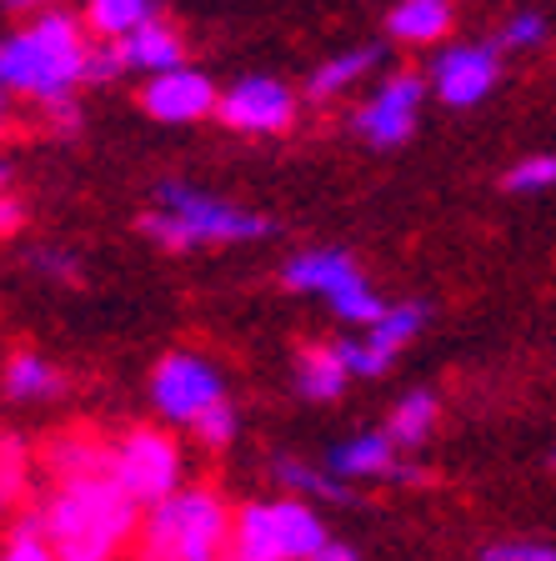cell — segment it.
Segmentation results:
<instances>
[{
  "mask_svg": "<svg viewBox=\"0 0 556 561\" xmlns=\"http://www.w3.org/2000/svg\"><path fill=\"white\" fill-rule=\"evenodd\" d=\"M91 31L70 11H35L25 25L0 31V91L11 101L41 105V116L76 101L86 85Z\"/></svg>",
  "mask_w": 556,
  "mask_h": 561,
  "instance_id": "6da1fadb",
  "label": "cell"
},
{
  "mask_svg": "<svg viewBox=\"0 0 556 561\" xmlns=\"http://www.w3.org/2000/svg\"><path fill=\"white\" fill-rule=\"evenodd\" d=\"M41 531L56 547V561H116L140 531V506L111 477L60 481L35 506Z\"/></svg>",
  "mask_w": 556,
  "mask_h": 561,
  "instance_id": "7a4b0ae2",
  "label": "cell"
},
{
  "mask_svg": "<svg viewBox=\"0 0 556 561\" xmlns=\"http://www.w3.org/2000/svg\"><path fill=\"white\" fill-rule=\"evenodd\" d=\"M140 236L166 251H196V245H236V241H266L276 226L261 210L231 206V201L211 196L191 181H156L151 210L140 216Z\"/></svg>",
  "mask_w": 556,
  "mask_h": 561,
  "instance_id": "3957f363",
  "label": "cell"
},
{
  "mask_svg": "<svg viewBox=\"0 0 556 561\" xmlns=\"http://www.w3.org/2000/svg\"><path fill=\"white\" fill-rule=\"evenodd\" d=\"M236 512L211 486H181L161 506L140 516V561H220L231 557Z\"/></svg>",
  "mask_w": 556,
  "mask_h": 561,
  "instance_id": "277c9868",
  "label": "cell"
},
{
  "mask_svg": "<svg viewBox=\"0 0 556 561\" xmlns=\"http://www.w3.org/2000/svg\"><path fill=\"white\" fill-rule=\"evenodd\" d=\"M281 280L302 296H321V301L331 306V316L356 321V327H366V331L392 311L382 296L371 291V280H366V271L356 266V256H347V251H337V245L296 251V256L281 266Z\"/></svg>",
  "mask_w": 556,
  "mask_h": 561,
  "instance_id": "5b68a950",
  "label": "cell"
},
{
  "mask_svg": "<svg viewBox=\"0 0 556 561\" xmlns=\"http://www.w3.org/2000/svg\"><path fill=\"white\" fill-rule=\"evenodd\" d=\"M181 446L156 426H131L121 442H111V481L140 506V516L181 491Z\"/></svg>",
  "mask_w": 556,
  "mask_h": 561,
  "instance_id": "8992f818",
  "label": "cell"
},
{
  "mask_svg": "<svg viewBox=\"0 0 556 561\" xmlns=\"http://www.w3.org/2000/svg\"><path fill=\"white\" fill-rule=\"evenodd\" d=\"M226 376L201 351H166L151 371V407L175 426H196L206 411L226 407Z\"/></svg>",
  "mask_w": 556,
  "mask_h": 561,
  "instance_id": "52a82bcc",
  "label": "cell"
},
{
  "mask_svg": "<svg viewBox=\"0 0 556 561\" xmlns=\"http://www.w3.org/2000/svg\"><path fill=\"white\" fill-rule=\"evenodd\" d=\"M427 91H431L427 76H417V70H392V76L361 101V111L351 116V130H356L366 146H376V151H396V146L417 130Z\"/></svg>",
  "mask_w": 556,
  "mask_h": 561,
  "instance_id": "ba28073f",
  "label": "cell"
},
{
  "mask_svg": "<svg viewBox=\"0 0 556 561\" xmlns=\"http://www.w3.org/2000/svg\"><path fill=\"white\" fill-rule=\"evenodd\" d=\"M296 91L276 76H241L236 85L220 91L216 121L226 130H241V136H281V130L296 126Z\"/></svg>",
  "mask_w": 556,
  "mask_h": 561,
  "instance_id": "9c48e42d",
  "label": "cell"
},
{
  "mask_svg": "<svg viewBox=\"0 0 556 561\" xmlns=\"http://www.w3.org/2000/svg\"><path fill=\"white\" fill-rule=\"evenodd\" d=\"M431 91L441 105L452 111H472L481 105L501 81V50L497 41H462V46H446L431 60Z\"/></svg>",
  "mask_w": 556,
  "mask_h": 561,
  "instance_id": "30bf717a",
  "label": "cell"
},
{
  "mask_svg": "<svg viewBox=\"0 0 556 561\" xmlns=\"http://www.w3.org/2000/svg\"><path fill=\"white\" fill-rule=\"evenodd\" d=\"M220 91L211 81L206 70L196 66H181V70H166V76H151L140 85V111L161 126H191V121H206L216 116Z\"/></svg>",
  "mask_w": 556,
  "mask_h": 561,
  "instance_id": "8fae6325",
  "label": "cell"
},
{
  "mask_svg": "<svg viewBox=\"0 0 556 561\" xmlns=\"http://www.w3.org/2000/svg\"><path fill=\"white\" fill-rule=\"evenodd\" d=\"M326 471L356 486V481H417L421 467L401 461V451L386 432H356L351 442H337L326 451Z\"/></svg>",
  "mask_w": 556,
  "mask_h": 561,
  "instance_id": "7c38bea8",
  "label": "cell"
},
{
  "mask_svg": "<svg viewBox=\"0 0 556 561\" xmlns=\"http://www.w3.org/2000/svg\"><path fill=\"white\" fill-rule=\"evenodd\" d=\"M111 46L121 50V66L140 70L146 81L185 66V41H181V31H175L166 15H161V21H151V25H140V31L126 35V41H111Z\"/></svg>",
  "mask_w": 556,
  "mask_h": 561,
  "instance_id": "4fadbf2b",
  "label": "cell"
},
{
  "mask_svg": "<svg viewBox=\"0 0 556 561\" xmlns=\"http://www.w3.org/2000/svg\"><path fill=\"white\" fill-rule=\"evenodd\" d=\"M382 66H386V46H382V41L351 46V50H341V56L321 60V66L306 76V95H311V101H337L341 91H351L361 76H371V70H382Z\"/></svg>",
  "mask_w": 556,
  "mask_h": 561,
  "instance_id": "5bb4252c",
  "label": "cell"
},
{
  "mask_svg": "<svg viewBox=\"0 0 556 561\" xmlns=\"http://www.w3.org/2000/svg\"><path fill=\"white\" fill-rule=\"evenodd\" d=\"M271 477H276L296 502H311V506H351L356 502V486L337 481L326 467L296 461V456H271Z\"/></svg>",
  "mask_w": 556,
  "mask_h": 561,
  "instance_id": "9a60e30c",
  "label": "cell"
},
{
  "mask_svg": "<svg viewBox=\"0 0 556 561\" xmlns=\"http://www.w3.org/2000/svg\"><path fill=\"white\" fill-rule=\"evenodd\" d=\"M456 25V11L446 0H401L386 11V35L401 46H436Z\"/></svg>",
  "mask_w": 556,
  "mask_h": 561,
  "instance_id": "2e32d148",
  "label": "cell"
},
{
  "mask_svg": "<svg viewBox=\"0 0 556 561\" xmlns=\"http://www.w3.org/2000/svg\"><path fill=\"white\" fill-rule=\"evenodd\" d=\"M271 512H276V531H281V547H286V561H316L331 547V531H326L321 512H316L311 502L286 496V502H271Z\"/></svg>",
  "mask_w": 556,
  "mask_h": 561,
  "instance_id": "e0dca14e",
  "label": "cell"
},
{
  "mask_svg": "<svg viewBox=\"0 0 556 561\" xmlns=\"http://www.w3.org/2000/svg\"><path fill=\"white\" fill-rule=\"evenodd\" d=\"M46 467H50V477H56V486L60 481L111 477V446L86 436V432H70V436H60V442L46 446Z\"/></svg>",
  "mask_w": 556,
  "mask_h": 561,
  "instance_id": "ac0fdd59",
  "label": "cell"
},
{
  "mask_svg": "<svg viewBox=\"0 0 556 561\" xmlns=\"http://www.w3.org/2000/svg\"><path fill=\"white\" fill-rule=\"evenodd\" d=\"M231 561H286V547H281L271 502H246L241 512H236Z\"/></svg>",
  "mask_w": 556,
  "mask_h": 561,
  "instance_id": "d6986e66",
  "label": "cell"
},
{
  "mask_svg": "<svg viewBox=\"0 0 556 561\" xmlns=\"http://www.w3.org/2000/svg\"><path fill=\"white\" fill-rule=\"evenodd\" d=\"M0 391L11 401H50L66 391V376L41 351H15L11 362L0 366Z\"/></svg>",
  "mask_w": 556,
  "mask_h": 561,
  "instance_id": "ffe728a7",
  "label": "cell"
},
{
  "mask_svg": "<svg viewBox=\"0 0 556 561\" xmlns=\"http://www.w3.org/2000/svg\"><path fill=\"white\" fill-rule=\"evenodd\" d=\"M351 371L347 362H341L337 341L331 346H302L296 351V391H302L306 401H337L341 391H347Z\"/></svg>",
  "mask_w": 556,
  "mask_h": 561,
  "instance_id": "44dd1931",
  "label": "cell"
},
{
  "mask_svg": "<svg viewBox=\"0 0 556 561\" xmlns=\"http://www.w3.org/2000/svg\"><path fill=\"white\" fill-rule=\"evenodd\" d=\"M161 5H151V0H91L81 11L86 31H91V41H126V35H136L140 25L161 21Z\"/></svg>",
  "mask_w": 556,
  "mask_h": 561,
  "instance_id": "7402d4cb",
  "label": "cell"
},
{
  "mask_svg": "<svg viewBox=\"0 0 556 561\" xmlns=\"http://www.w3.org/2000/svg\"><path fill=\"white\" fill-rule=\"evenodd\" d=\"M436 416H441L436 391L417 386V391H406V397L392 407V416H386V436L396 442V451H411V446H421L431 432H436Z\"/></svg>",
  "mask_w": 556,
  "mask_h": 561,
  "instance_id": "603a6c76",
  "label": "cell"
},
{
  "mask_svg": "<svg viewBox=\"0 0 556 561\" xmlns=\"http://www.w3.org/2000/svg\"><path fill=\"white\" fill-rule=\"evenodd\" d=\"M421 327H427V306H421V301H401V306H392V311H386L361 341H366V351L376 356V362L392 366L396 351H406L411 341L421 336Z\"/></svg>",
  "mask_w": 556,
  "mask_h": 561,
  "instance_id": "cb8c5ba5",
  "label": "cell"
},
{
  "mask_svg": "<svg viewBox=\"0 0 556 561\" xmlns=\"http://www.w3.org/2000/svg\"><path fill=\"white\" fill-rule=\"evenodd\" d=\"M0 561H56V547H50L46 531H41V516L25 512L21 522L0 537Z\"/></svg>",
  "mask_w": 556,
  "mask_h": 561,
  "instance_id": "d4e9b609",
  "label": "cell"
},
{
  "mask_svg": "<svg viewBox=\"0 0 556 561\" xmlns=\"http://www.w3.org/2000/svg\"><path fill=\"white\" fill-rule=\"evenodd\" d=\"M552 186H556V151L522 156L501 175V191H511V196H536V191H552Z\"/></svg>",
  "mask_w": 556,
  "mask_h": 561,
  "instance_id": "484cf974",
  "label": "cell"
},
{
  "mask_svg": "<svg viewBox=\"0 0 556 561\" xmlns=\"http://www.w3.org/2000/svg\"><path fill=\"white\" fill-rule=\"evenodd\" d=\"M25 481H31V451H25V442L0 436V512L21 502Z\"/></svg>",
  "mask_w": 556,
  "mask_h": 561,
  "instance_id": "4316f807",
  "label": "cell"
},
{
  "mask_svg": "<svg viewBox=\"0 0 556 561\" xmlns=\"http://www.w3.org/2000/svg\"><path fill=\"white\" fill-rule=\"evenodd\" d=\"M25 266H31L35 276L56 280V286H76V280H81V256H76L70 245H50V241L31 245V251H25Z\"/></svg>",
  "mask_w": 556,
  "mask_h": 561,
  "instance_id": "83f0119b",
  "label": "cell"
},
{
  "mask_svg": "<svg viewBox=\"0 0 556 561\" xmlns=\"http://www.w3.org/2000/svg\"><path fill=\"white\" fill-rule=\"evenodd\" d=\"M546 41V15L542 11H517L501 21L497 31V50L507 56V50H536Z\"/></svg>",
  "mask_w": 556,
  "mask_h": 561,
  "instance_id": "f1b7e54d",
  "label": "cell"
},
{
  "mask_svg": "<svg viewBox=\"0 0 556 561\" xmlns=\"http://www.w3.org/2000/svg\"><path fill=\"white\" fill-rule=\"evenodd\" d=\"M196 432V442L201 446H211V451H220V446H231L236 442V432H241V411L226 401V407H216V411H206V416L191 426Z\"/></svg>",
  "mask_w": 556,
  "mask_h": 561,
  "instance_id": "f546056e",
  "label": "cell"
},
{
  "mask_svg": "<svg viewBox=\"0 0 556 561\" xmlns=\"http://www.w3.org/2000/svg\"><path fill=\"white\" fill-rule=\"evenodd\" d=\"M481 561H556V547L552 541H491L481 551Z\"/></svg>",
  "mask_w": 556,
  "mask_h": 561,
  "instance_id": "4dcf8cb0",
  "label": "cell"
},
{
  "mask_svg": "<svg viewBox=\"0 0 556 561\" xmlns=\"http://www.w3.org/2000/svg\"><path fill=\"white\" fill-rule=\"evenodd\" d=\"M116 76H126L121 50L111 46V41H91V56H86V85H105V81H116Z\"/></svg>",
  "mask_w": 556,
  "mask_h": 561,
  "instance_id": "1f68e13d",
  "label": "cell"
},
{
  "mask_svg": "<svg viewBox=\"0 0 556 561\" xmlns=\"http://www.w3.org/2000/svg\"><path fill=\"white\" fill-rule=\"evenodd\" d=\"M25 221H31V210H25V201L15 196H0V241H11V236L25 231Z\"/></svg>",
  "mask_w": 556,
  "mask_h": 561,
  "instance_id": "d6a6232c",
  "label": "cell"
},
{
  "mask_svg": "<svg viewBox=\"0 0 556 561\" xmlns=\"http://www.w3.org/2000/svg\"><path fill=\"white\" fill-rule=\"evenodd\" d=\"M316 561H361V551H356V547H347V541H337V537H331V547H326Z\"/></svg>",
  "mask_w": 556,
  "mask_h": 561,
  "instance_id": "836d02e7",
  "label": "cell"
},
{
  "mask_svg": "<svg viewBox=\"0 0 556 561\" xmlns=\"http://www.w3.org/2000/svg\"><path fill=\"white\" fill-rule=\"evenodd\" d=\"M11 186H15V165L0 156V196H11Z\"/></svg>",
  "mask_w": 556,
  "mask_h": 561,
  "instance_id": "e575fe53",
  "label": "cell"
},
{
  "mask_svg": "<svg viewBox=\"0 0 556 561\" xmlns=\"http://www.w3.org/2000/svg\"><path fill=\"white\" fill-rule=\"evenodd\" d=\"M5 126H11V95L0 91V130H5Z\"/></svg>",
  "mask_w": 556,
  "mask_h": 561,
  "instance_id": "d590c367",
  "label": "cell"
},
{
  "mask_svg": "<svg viewBox=\"0 0 556 561\" xmlns=\"http://www.w3.org/2000/svg\"><path fill=\"white\" fill-rule=\"evenodd\" d=\"M220 561H231V557H220Z\"/></svg>",
  "mask_w": 556,
  "mask_h": 561,
  "instance_id": "8d00e7d4",
  "label": "cell"
},
{
  "mask_svg": "<svg viewBox=\"0 0 556 561\" xmlns=\"http://www.w3.org/2000/svg\"><path fill=\"white\" fill-rule=\"evenodd\" d=\"M552 461H556V451H552Z\"/></svg>",
  "mask_w": 556,
  "mask_h": 561,
  "instance_id": "74e56055",
  "label": "cell"
}]
</instances>
